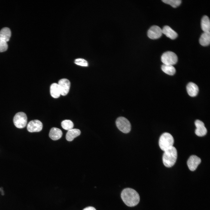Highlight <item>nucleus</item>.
<instances>
[{"label": "nucleus", "instance_id": "nucleus-1", "mask_svg": "<svg viewBox=\"0 0 210 210\" xmlns=\"http://www.w3.org/2000/svg\"><path fill=\"white\" fill-rule=\"evenodd\" d=\"M121 197L125 204L130 207L136 205L140 201V196L138 193L131 188L124 189L121 192Z\"/></svg>", "mask_w": 210, "mask_h": 210}, {"label": "nucleus", "instance_id": "nucleus-2", "mask_svg": "<svg viewBox=\"0 0 210 210\" xmlns=\"http://www.w3.org/2000/svg\"><path fill=\"white\" fill-rule=\"evenodd\" d=\"M177 157V150L173 146L164 151L162 156L163 163L166 167H171L175 164Z\"/></svg>", "mask_w": 210, "mask_h": 210}, {"label": "nucleus", "instance_id": "nucleus-3", "mask_svg": "<svg viewBox=\"0 0 210 210\" xmlns=\"http://www.w3.org/2000/svg\"><path fill=\"white\" fill-rule=\"evenodd\" d=\"M174 139L169 133L165 132L160 136L159 144L161 149L164 151L173 146Z\"/></svg>", "mask_w": 210, "mask_h": 210}, {"label": "nucleus", "instance_id": "nucleus-4", "mask_svg": "<svg viewBox=\"0 0 210 210\" xmlns=\"http://www.w3.org/2000/svg\"><path fill=\"white\" fill-rule=\"evenodd\" d=\"M116 124L118 129L123 133H128L131 130V124L125 117H120L118 118L116 121Z\"/></svg>", "mask_w": 210, "mask_h": 210}, {"label": "nucleus", "instance_id": "nucleus-5", "mask_svg": "<svg viewBox=\"0 0 210 210\" xmlns=\"http://www.w3.org/2000/svg\"><path fill=\"white\" fill-rule=\"evenodd\" d=\"M14 125L18 128L24 127L27 123V117L26 114L22 112L16 113L13 118Z\"/></svg>", "mask_w": 210, "mask_h": 210}, {"label": "nucleus", "instance_id": "nucleus-6", "mask_svg": "<svg viewBox=\"0 0 210 210\" xmlns=\"http://www.w3.org/2000/svg\"><path fill=\"white\" fill-rule=\"evenodd\" d=\"M161 60L163 64L173 65L177 62L178 57L174 52L168 51L163 54Z\"/></svg>", "mask_w": 210, "mask_h": 210}, {"label": "nucleus", "instance_id": "nucleus-7", "mask_svg": "<svg viewBox=\"0 0 210 210\" xmlns=\"http://www.w3.org/2000/svg\"><path fill=\"white\" fill-rule=\"evenodd\" d=\"M162 29L159 26L153 25L148 29L147 32L148 37L152 39H158L162 35Z\"/></svg>", "mask_w": 210, "mask_h": 210}, {"label": "nucleus", "instance_id": "nucleus-8", "mask_svg": "<svg viewBox=\"0 0 210 210\" xmlns=\"http://www.w3.org/2000/svg\"><path fill=\"white\" fill-rule=\"evenodd\" d=\"M42 127V123L38 120L30 121L27 126V130L31 132H39L41 130Z\"/></svg>", "mask_w": 210, "mask_h": 210}, {"label": "nucleus", "instance_id": "nucleus-9", "mask_svg": "<svg viewBox=\"0 0 210 210\" xmlns=\"http://www.w3.org/2000/svg\"><path fill=\"white\" fill-rule=\"evenodd\" d=\"M58 84L60 89L61 95H66L69 90L70 87V81L67 79L62 78L59 81Z\"/></svg>", "mask_w": 210, "mask_h": 210}, {"label": "nucleus", "instance_id": "nucleus-10", "mask_svg": "<svg viewBox=\"0 0 210 210\" xmlns=\"http://www.w3.org/2000/svg\"><path fill=\"white\" fill-rule=\"evenodd\" d=\"M201 159L195 155H192L189 158L187 164L189 169L191 171H195L201 162Z\"/></svg>", "mask_w": 210, "mask_h": 210}, {"label": "nucleus", "instance_id": "nucleus-11", "mask_svg": "<svg viewBox=\"0 0 210 210\" xmlns=\"http://www.w3.org/2000/svg\"><path fill=\"white\" fill-rule=\"evenodd\" d=\"M195 125L196 127L195 133L199 136L205 135L207 133V130L204 126V123L201 121L197 120L195 121Z\"/></svg>", "mask_w": 210, "mask_h": 210}, {"label": "nucleus", "instance_id": "nucleus-12", "mask_svg": "<svg viewBox=\"0 0 210 210\" xmlns=\"http://www.w3.org/2000/svg\"><path fill=\"white\" fill-rule=\"evenodd\" d=\"M186 90L188 94L191 97L196 96L199 92L198 86L195 83L190 82L187 85Z\"/></svg>", "mask_w": 210, "mask_h": 210}, {"label": "nucleus", "instance_id": "nucleus-13", "mask_svg": "<svg viewBox=\"0 0 210 210\" xmlns=\"http://www.w3.org/2000/svg\"><path fill=\"white\" fill-rule=\"evenodd\" d=\"M162 30V34L172 39H175L178 36L177 33L168 26H164Z\"/></svg>", "mask_w": 210, "mask_h": 210}, {"label": "nucleus", "instance_id": "nucleus-14", "mask_svg": "<svg viewBox=\"0 0 210 210\" xmlns=\"http://www.w3.org/2000/svg\"><path fill=\"white\" fill-rule=\"evenodd\" d=\"M62 135V131L60 129L53 127L52 128L49 133L50 137L52 140H56L60 139Z\"/></svg>", "mask_w": 210, "mask_h": 210}, {"label": "nucleus", "instance_id": "nucleus-15", "mask_svg": "<svg viewBox=\"0 0 210 210\" xmlns=\"http://www.w3.org/2000/svg\"><path fill=\"white\" fill-rule=\"evenodd\" d=\"M80 130L77 129H72L68 131L66 136V139L68 141H71L80 134Z\"/></svg>", "mask_w": 210, "mask_h": 210}, {"label": "nucleus", "instance_id": "nucleus-16", "mask_svg": "<svg viewBox=\"0 0 210 210\" xmlns=\"http://www.w3.org/2000/svg\"><path fill=\"white\" fill-rule=\"evenodd\" d=\"M50 94L54 98H58L61 95L60 89L57 83H54L52 84L50 88Z\"/></svg>", "mask_w": 210, "mask_h": 210}, {"label": "nucleus", "instance_id": "nucleus-17", "mask_svg": "<svg viewBox=\"0 0 210 210\" xmlns=\"http://www.w3.org/2000/svg\"><path fill=\"white\" fill-rule=\"evenodd\" d=\"M11 36L10 30L8 27L3 28L0 31V39L7 42L9 40Z\"/></svg>", "mask_w": 210, "mask_h": 210}, {"label": "nucleus", "instance_id": "nucleus-18", "mask_svg": "<svg viewBox=\"0 0 210 210\" xmlns=\"http://www.w3.org/2000/svg\"><path fill=\"white\" fill-rule=\"evenodd\" d=\"M201 25L202 29L204 32H210V20L207 16H203L201 20Z\"/></svg>", "mask_w": 210, "mask_h": 210}, {"label": "nucleus", "instance_id": "nucleus-19", "mask_svg": "<svg viewBox=\"0 0 210 210\" xmlns=\"http://www.w3.org/2000/svg\"><path fill=\"white\" fill-rule=\"evenodd\" d=\"M210 42V32H204L200 39L199 43L201 45L205 46H208Z\"/></svg>", "mask_w": 210, "mask_h": 210}, {"label": "nucleus", "instance_id": "nucleus-20", "mask_svg": "<svg viewBox=\"0 0 210 210\" xmlns=\"http://www.w3.org/2000/svg\"><path fill=\"white\" fill-rule=\"evenodd\" d=\"M161 69L164 72L169 75H174L176 72V69L173 65L163 64Z\"/></svg>", "mask_w": 210, "mask_h": 210}, {"label": "nucleus", "instance_id": "nucleus-21", "mask_svg": "<svg viewBox=\"0 0 210 210\" xmlns=\"http://www.w3.org/2000/svg\"><path fill=\"white\" fill-rule=\"evenodd\" d=\"M61 126L64 129L69 130L73 129L74 124L72 122L69 120H66L63 121L61 123Z\"/></svg>", "mask_w": 210, "mask_h": 210}, {"label": "nucleus", "instance_id": "nucleus-22", "mask_svg": "<svg viewBox=\"0 0 210 210\" xmlns=\"http://www.w3.org/2000/svg\"><path fill=\"white\" fill-rule=\"evenodd\" d=\"M162 1L165 4L170 5L174 8L179 6L181 2V0H162Z\"/></svg>", "mask_w": 210, "mask_h": 210}, {"label": "nucleus", "instance_id": "nucleus-23", "mask_svg": "<svg viewBox=\"0 0 210 210\" xmlns=\"http://www.w3.org/2000/svg\"><path fill=\"white\" fill-rule=\"evenodd\" d=\"M74 63L77 65L83 66H88L87 61L84 59L78 58L75 60Z\"/></svg>", "mask_w": 210, "mask_h": 210}, {"label": "nucleus", "instance_id": "nucleus-24", "mask_svg": "<svg viewBox=\"0 0 210 210\" xmlns=\"http://www.w3.org/2000/svg\"><path fill=\"white\" fill-rule=\"evenodd\" d=\"M7 42L0 39V52L6 51L8 49Z\"/></svg>", "mask_w": 210, "mask_h": 210}, {"label": "nucleus", "instance_id": "nucleus-25", "mask_svg": "<svg viewBox=\"0 0 210 210\" xmlns=\"http://www.w3.org/2000/svg\"><path fill=\"white\" fill-rule=\"evenodd\" d=\"M83 210H96L93 207L89 206L84 208Z\"/></svg>", "mask_w": 210, "mask_h": 210}]
</instances>
